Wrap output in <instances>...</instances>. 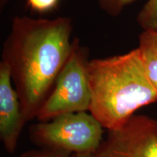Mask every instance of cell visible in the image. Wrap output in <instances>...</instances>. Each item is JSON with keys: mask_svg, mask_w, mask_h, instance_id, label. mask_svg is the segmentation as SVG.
Masks as SVG:
<instances>
[{"mask_svg": "<svg viewBox=\"0 0 157 157\" xmlns=\"http://www.w3.org/2000/svg\"><path fill=\"white\" fill-rule=\"evenodd\" d=\"M137 48L147 76L157 91V29L143 30Z\"/></svg>", "mask_w": 157, "mask_h": 157, "instance_id": "obj_7", "label": "cell"}, {"mask_svg": "<svg viewBox=\"0 0 157 157\" xmlns=\"http://www.w3.org/2000/svg\"><path fill=\"white\" fill-rule=\"evenodd\" d=\"M136 20L143 30L157 29V0H148L137 14Z\"/></svg>", "mask_w": 157, "mask_h": 157, "instance_id": "obj_8", "label": "cell"}, {"mask_svg": "<svg viewBox=\"0 0 157 157\" xmlns=\"http://www.w3.org/2000/svg\"><path fill=\"white\" fill-rule=\"evenodd\" d=\"M94 157H157V121L134 115L121 127L108 131Z\"/></svg>", "mask_w": 157, "mask_h": 157, "instance_id": "obj_5", "label": "cell"}, {"mask_svg": "<svg viewBox=\"0 0 157 157\" xmlns=\"http://www.w3.org/2000/svg\"><path fill=\"white\" fill-rule=\"evenodd\" d=\"M134 1L135 0H98V2L100 8L106 14L117 17Z\"/></svg>", "mask_w": 157, "mask_h": 157, "instance_id": "obj_9", "label": "cell"}, {"mask_svg": "<svg viewBox=\"0 0 157 157\" xmlns=\"http://www.w3.org/2000/svg\"><path fill=\"white\" fill-rule=\"evenodd\" d=\"M91 102L89 112L109 130L129 121L137 110L157 101L137 48L97 58L88 63Z\"/></svg>", "mask_w": 157, "mask_h": 157, "instance_id": "obj_2", "label": "cell"}, {"mask_svg": "<svg viewBox=\"0 0 157 157\" xmlns=\"http://www.w3.org/2000/svg\"><path fill=\"white\" fill-rule=\"evenodd\" d=\"M31 10L39 13H45L56 9L59 0H26Z\"/></svg>", "mask_w": 157, "mask_h": 157, "instance_id": "obj_10", "label": "cell"}, {"mask_svg": "<svg viewBox=\"0 0 157 157\" xmlns=\"http://www.w3.org/2000/svg\"><path fill=\"white\" fill-rule=\"evenodd\" d=\"M68 153L50 149L38 148L23 153L19 157H70Z\"/></svg>", "mask_w": 157, "mask_h": 157, "instance_id": "obj_11", "label": "cell"}, {"mask_svg": "<svg viewBox=\"0 0 157 157\" xmlns=\"http://www.w3.org/2000/svg\"><path fill=\"white\" fill-rule=\"evenodd\" d=\"M73 24L55 19L16 16L5 39L2 60L7 65L27 122L36 119L69 58Z\"/></svg>", "mask_w": 157, "mask_h": 157, "instance_id": "obj_1", "label": "cell"}, {"mask_svg": "<svg viewBox=\"0 0 157 157\" xmlns=\"http://www.w3.org/2000/svg\"><path fill=\"white\" fill-rule=\"evenodd\" d=\"M70 157H94V154H72Z\"/></svg>", "mask_w": 157, "mask_h": 157, "instance_id": "obj_12", "label": "cell"}, {"mask_svg": "<svg viewBox=\"0 0 157 157\" xmlns=\"http://www.w3.org/2000/svg\"><path fill=\"white\" fill-rule=\"evenodd\" d=\"M26 119L18 95L13 88L10 71L5 63L0 62V140L6 151L13 154Z\"/></svg>", "mask_w": 157, "mask_h": 157, "instance_id": "obj_6", "label": "cell"}, {"mask_svg": "<svg viewBox=\"0 0 157 157\" xmlns=\"http://www.w3.org/2000/svg\"><path fill=\"white\" fill-rule=\"evenodd\" d=\"M88 58V49L81 45L78 39H74L69 58L37 113L36 119L39 121L50 120L65 113L90 111L91 93Z\"/></svg>", "mask_w": 157, "mask_h": 157, "instance_id": "obj_4", "label": "cell"}, {"mask_svg": "<svg viewBox=\"0 0 157 157\" xmlns=\"http://www.w3.org/2000/svg\"><path fill=\"white\" fill-rule=\"evenodd\" d=\"M104 129L90 113H68L31 125L29 137L38 148L94 154L103 140Z\"/></svg>", "mask_w": 157, "mask_h": 157, "instance_id": "obj_3", "label": "cell"}]
</instances>
